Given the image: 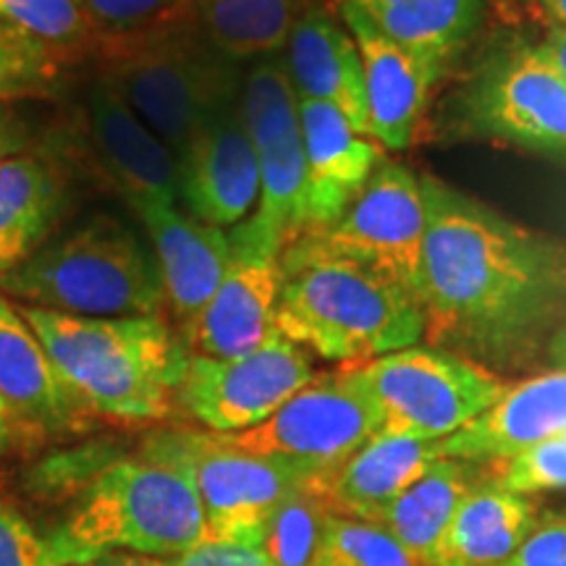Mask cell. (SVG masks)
Returning <instances> with one entry per match:
<instances>
[{
    "mask_svg": "<svg viewBox=\"0 0 566 566\" xmlns=\"http://www.w3.org/2000/svg\"><path fill=\"white\" fill-rule=\"evenodd\" d=\"M239 105L258 155L260 197L252 216L231 231L244 242L283 252L304 231L307 163L300 95L281 55L247 71L239 87Z\"/></svg>",
    "mask_w": 566,
    "mask_h": 566,
    "instance_id": "cell-8",
    "label": "cell"
},
{
    "mask_svg": "<svg viewBox=\"0 0 566 566\" xmlns=\"http://www.w3.org/2000/svg\"><path fill=\"white\" fill-rule=\"evenodd\" d=\"M325 0H195L192 24L226 63L279 59L300 19Z\"/></svg>",
    "mask_w": 566,
    "mask_h": 566,
    "instance_id": "cell-26",
    "label": "cell"
},
{
    "mask_svg": "<svg viewBox=\"0 0 566 566\" xmlns=\"http://www.w3.org/2000/svg\"><path fill=\"white\" fill-rule=\"evenodd\" d=\"M171 562L174 566H271L263 546L231 541H205Z\"/></svg>",
    "mask_w": 566,
    "mask_h": 566,
    "instance_id": "cell-37",
    "label": "cell"
},
{
    "mask_svg": "<svg viewBox=\"0 0 566 566\" xmlns=\"http://www.w3.org/2000/svg\"><path fill=\"white\" fill-rule=\"evenodd\" d=\"M59 210L61 189L45 163L32 155L0 160V279L51 239Z\"/></svg>",
    "mask_w": 566,
    "mask_h": 566,
    "instance_id": "cell-27",
    "label": "cell"
},
{
    "mask_svg": "<svg viewBox=\"0 0 566 566\" xmlns=\"http://www.w3.org/2000/svg\"><path fill=\"white\" fill-rule=\"evenodd\" d=\"M76 407L124 422L171 415L189 349L163 315L82 317L19 307Z\"/></svg>",
    "mask_w": 566,
    "mask_h": 566,
    "instance_id": "cell-2",
    "label": "cell"
},
{
    "mask_svg": "<svg viewBox=\"0 0 566 566\" xmlns=\"http://www.w3.org/2000/svg\"><path fill=\"white\" fill-rule=\"evenodd\" d=\"M537 48H541V53L546 55V59L554 63L558 74L564 76L566 82V30L564 27L554 24V21L546 19V27H543L541 38L535 40Z\"/></svg>",
    "mask_w": 566,
    "mask_h": 566,
    "instance_id": "cell-39",
    "label": "cell"
},
{
    "mask_svg": "<svg viewBox=\"0 0 566 566\" xmlns=\"http://www.w3.org/2000/svg\"><path fill=\"white\" fill-rule=\"evenodd\" d=\"M0 19L59 55L92 51L101 40V30L76 0H0Z\"/></svg>",
    "mask_w": 566,
    "mask_h": 566,
    "instance_id": "cell-30",
    "label": "cell"
},
{
    "mask_svg": "<svg viewBox=\"0 0 566 566\" xmlns=\"http://www.w3.org/2000/svg\"><path fill=\"white\" fill-rule=\"evenodd\" d=\"M566 430V370L509 384L491 409L464 424L454 436L438 441L443 459L488 464L562 436Z\"/></svg>",
    "mask_w": 566,
    "mask_h": 566,
    "instance_id": "cell-20",
    "label": "cell"
},
{
    "mask_svg": "<svg viewBox=\"0 0 566 566\" xmlns=\"http://www.w3.org/2000/svg\"><path fill=\"white\" fill-rule=\"evenodd\" d=\"M275 328L289 342L342 365H363L424 342L420 302L354 260L294 239L281 252Z\"/></svg>",
    "mask_w": 566,
    "mask_h": 566,
    "instance_id": "cell-3",
    "label": "cell"
},
{
    "mask_svg": "<svg viewBox=\"0 0 566 566\" xmlns=\"http://www.w3.org/2000/svg\"><path fill=\"white\" fill-rule=\"evenodd\" d=\"M300 122L307 163L304 237L336 223L388 153L375 139L354 132V126L328 103L300 97Z\"/></svg>",
    "mask_w": 566,
    "mask_h": 566,
    "instance_id": "cell-18",
    "label": "cell"
},
{
    "mask_svg": "<svg viewBox=\"0 0 566 566\" xmlns=\"http://www.w3.org/2000/svg\"><path fill=\"white\" fill-rule=\"evenodd\" d=\"M424 229L422 176L405 163L386 158L336 223L300 239L336 258L373 268L420 302Z\"/></svg>",
    "mask_w": 566,
    "mask_h": 566,
    "instance_id": "cell-12",
    "label": "cell"
},
{
    "mask_svg": "<svg viewBox=\"0 0 566 566\" xmlns=\"http://www.w3.org/2000/svg\"><path fill=\"white\" fill-rule=\"evenodd\" d=\"M231 233V265L184 344L189 354L231 359L263 346L275 331L281 292V252Z\"/></svg>",
    "mask_w": 566,
    "mask_h": 566,
    "instance_id": "cell-16",
    "label": "cell"
},
{
    "mask_svg": "<svg viewBox=\"0 0 566 566\" xmlns=\"http://www.w3.org/2000/svg\"><path fill=\"white\" fill-rule=\"evenodd\" d=\"M21 147H24V134H21V126L17 124L11 111H6L0 105V160L17 155Z\"/></svg>",
    "mask_w": 566,
    "mask_h": 566,
    "instance_id": "cell-40",
    "label": "cell"
},
{
    "mask_svg": "<svg viewBox=\"0 0 566 566\" xmlns=\"http://www.w3.org/2000/svg\"><path fill=\"white\" fill-rule=\"evenodd\" d=\"M108 84L155 137L179 153L205 118L242 84L200 38L192 19L129 34H101L92 48Z\"/></svg>",
    "mask_w": 566,
    "mask_h": 566,
    "instance_id": "cell-6",
    "label": "cell"
},
{
    "mask_svg": "<svg viewBox=\"0 0 566 566\" xmlns=\"http://www.w3.org/2000/svg\"><path fill=\"white\" fill-rule=\"evenodd\" d=\"M258 197V155L237 90L179 153V200L197 221L229 231L252 216Z\"/></svg>",
    "mask_w": 566,
    "mask_h": 566,
    "instance_id": "cell-14",
    "label": "cell"
},
{
    "mask_svg": "<svg viewBox=\"0 0 566 566\" xmlns=\"http://www.w3.org/2000/svg\"><path fill=\"white\" fill-rule=\"evenodd\" d=\"M61 566H174V562L163 556L134 554V551H111V554H101L84 558V562H71Z\"/></svg>",
    "mask_w": 566,
    "mask_h": 566,
    "instance_id": "cell-38",
    "label": "cell"
},
{
    "mask_svg": "<svg viewBox=\"0 0 566 566\" xmlns=\"http://www.w3.org/2000/svg\"><path fill=\"white\" fill-rule=\"evenodd\" d=\"M464 137L516 147L566 166V82L535 40L491 48L451 101Z\"/></svg>",
    "mask_w": 566,
    "mask_h": 566,
    "instance_id": "cell-7",
    "label": "cell"
},
{
    "mask_svg": "<svg viewBox=\"0 0 566 566\" xmlns=\"http://www.w3.org/2000/svg\"><path fill=\"white\" fill-rule=\"evenodd\" d=\"M323 566H424L384 525L331 509Z\"/></svg>",
    "mask_w": 566,
    "mask_h": 566,
    "instance_id": "cell-31",
    "label": "cell"
},
{
    "mask_svg": "<svg viewBox=\"0 0 566 566\" xmlns=\"http://www.w3.org/2000/svg\"><path fill=\"white\" fill-rule=\"evenodd\" d=\"M420 307L424 344L488 370L522 363L566 321V242L430 174Z\"/></svg>",
    "mask_w": 566,
    "mask_h": 566,
    "instance_id": "cell-1",
    "label": "cell"
},
{
    "mask_svg": "<svg viewBox=\"0 0 566 566\" xmlns=\"http://www.w3.org/2000/svg\"><path fill=\"white\" fill-rule=\"evenodd\" d=\"M483 475V467L459 459H441L420 480L401 491L373 522L384 525L396 541L405 543L424 566L449 527L459 501Z\"/></svg>",
    "mask_w": 566,
    "mask_h": 566,
    "instance_id": "cell-28",
    "label": "cell"
},
{
    "mask_svg": "<svg viewBox=\"0 0 566 566\" xmlns=\"http://www.w3.org/2000/svg\"><path fill=\"white\" fill-rule=\"evenodd\" d=\"M0 292L24 307L82 317L160 315L166 304L155 252L108 212L48 239L0 279Z\"/></svg>",
    "mask_w": 566,
    "mask_h": 566,
    "instance_id": "cell-5",
    "label": "cell"
},
{
    "mask_svg": "<svg viewBox=\"0 0 566 566\" xmlns=\"http://www.w3.org/2000/svg\"><path fill=\"white\" fill-rule=\"evenodd\" d=\"M0 401L11 420L32 430H66L80 407L55 373L45 346L0 294Z\"/></svg>",
    "mask_w": 566,
    "mask_h": 566,
    "instance_id": "cell-24",
    "label": "cell"
},
{
    "mask_svg": "<svg viewBox=\"0 0 566 566\" xmlns=\"http://www.w3.org/2000/svg\"><path fill=\"white\" fill-rule=\"evenodd\" d=\"M336 11L363 55L375 142L386 153L409 150L443 74L388 40L354 0H336Z\"/></svg>",
    "mask_w": 566,
    "mask_h": 566,
    "instance_id": "cell-17",
    "label": "cell"
},
{
    "mask_svg": "<svg viewBox=\"0 0 566 566\" xmlns=\"http://www.w3.org/2000/svg\"><path fill=\"white\" fill-rule=\"evenodd\" d=\"M0 566H55L48 543L0 499Z\"/></svg>",
    "mask_w": 566,
    "mask_h": 566,
    "instance_id": "cell-35",
    "label": "cell"
},
{
    "mask_svg": "<svg viewBox=\"0 0 566 566\" xmlns=\"http://www.w3.org/2000/svg\"><path fill=\"white\" fill-rule=\"evenodd\" d=\"M562 436H564V438H566V430H564V433H562Z\"/></svg>",
    "mask_w": 566,
    "mask_h": 566,
    "instance_id": "cell-44",
    "label": "cell"
},
{
    "mask_svg": "<svg viewBox=\"0 0 566 566\" xmlns=\"http://www.w3.org/2000/svg\"><path fill=\"white\" fill-rule=\"evenodd\" d=\"M541 509L530 495L480 480L459 501L430 566H506L520 551Z\"/></svg>",
    "mask_w": 566,
    "mask_h": 566,
    "instance_id": "cell-23",
    "label": "cell"
},
{
    "mask_svg": "<svg viewBox=\"0 0 566 566\" xmlns=\"http://www.w3.org/2000/svg\"><path fill=\"white\" fill-rule=\"evenodd\" d=\"M548 359L556 370H566V321L548 342Z\"/></svg>",
    "mask_w": 566,
    "mask_h": 566,
    "instance_id": "cell-41",
    "label": "cell"
},
{
    "mask_svg": "<svg viewBox=\"0 0 566 566\" xmlns=\"http://www.w3.org/2000/svg\"><path fill=\"white\" fill-rule=\"evenodd\" d=\"M158 260L163 289L181 338L192 331L231 265V233L197 221L171 200H132Z\"/></svg>",
    "mask_w": 566,
    "mask_h": 566,
    "instance_id": "cell-15",
    "label": "cell"
},
{
    "mask_svg": "<svg viewBox=\"0 0 566 566\" xmlns=\"http://www.w3.org/2000/svg\"><path fill=\"white\" fill-rule=\"evenodd\" d=\"M59 74V53L0 19V103L45 95Z\"/></svg>",
    "mask_w": 566,
    "mask_h": 566,
    "instance_id": "cell-32",
    "label": "cell"
},
{
    "mask_svg": "<svg viewBox=\"0 0 566 566\" xmlns=\"http://www.w3.org/2000/svg\"><path fill=\"white\" fill-rule=\"evenodd\" d=\"M92 147L124 200H179V158L113 92L95 82L87 95Z\"/></svg>",
    "mask_w": 566,
    "mask_h": 566,
    "instance_id": "cell-21",
    "label": "cell"
},
{
    "mask_svg": "<svg viewBox=\"0 0 566 566\" xmlns=\"http://www.w3.org/2000/svg\"><path fill=\"white\" fill-rule=\"evenodd\" d=\"M101 34H129L192 19L195 0H76Z\"/></svg>",
    "mask_w": 566,
    "mask_h": 566,
    "instance_id": "cell-34",
    "label": "cell"
},
{
    "mask_svg": "<svg viewBox=\"0 0 566 566\" xmlns=\"http://www.w3.org/2000/svg\"><path fill=\"white\" fill-rule=\"evenodd\" d=\"M441 459L438 441L380 428L336 472L321 480V491L334 512L373 522L380 509Z\"/></svg>",
    "mask_w": 566,
    "mask_h": 566,
    "instance_id": "cell-22",
    "label": "cell"
},
{
    "mask_svg": "<svg viewBox=\"0 0 566 566\" xmlns=\"http://www.w3.org/2000/svg\"><path fill=\"white\" fill-rule=\"evenodd\" d=\"M9 433H11V417L6 412L3 401H0V454H3L6 443H9Z\"/></svg>",
    "mask_w": 566,
    "mask_h": 566,
    "instance_id": "cell-43",
    "label": "cell"
},
{
    "mask_svg": "<svg viewBox=\"0 0 566 566\" xmlns=\"http://www.w3.org/2000/svg\"><path fill=\"white\" fill-rule=\"evenodd\" d=\"M415 59L446 74L485 24V0H354Z\"/></svg>",
    "mask_w": 566,
    "mask_h": 566,
    "instance_id": "cell-25",
    "label": "cell"
},
{
    "mask_svg": "<svg viewBox=\"0 0 566 566\" xmlns=\"http://www.w3.org/2000/svg\"><path fill=\"white\" fill-rule=\"evenodd\" d=\"M147 451L174 459L189 472L208 541L260 546L275 506L296 488L325 480L300 464L239 449L218 433H166L153 438Z\"/></svg>",
    "mask_w": 566,
    "mask_h": 566,
    "instance_id": "cell-10",
    "label": "cell"
},
{
    "mask_svg": "<svg viewBox=\"0 0 566 566\" xmlns=\"http://www.w3.org/2000/svg\"><path fill=\"white\" fill-rule=\"evenodd\" d=\"M380 428L384 412L357 365H342L336 373L315 375L263 424L226 438L252 454L283 459L328 478Z\"/></svg>",
    "mask_w": 566,
    "mask_h": 566,
    "instance_id": "cell-11",
    "label": "cell"
},
{
    "mask_svg": "<svg viewBox=\"0 0 566 566\" xmlns=\"http://www.w3.org/2000/svg\"><path fill=\"white\" fill-rule=\"evenodd\" d=\"M394 433L443 441L504 396L509 380L475 359L415 344L357 365Z\"/></svg>",
    "mask_w": 566,
    "mask_h": 566,
    "instance_id": "cell-9",
    "label": "cell"
},
{
    "mask_svg": "<svg viewBox=\"0 0 566 566\" xmlns=\"http://www.w3.org/2000/svg\"><path fill=\"white\" fill-rule=\"evenodd\" d=\"M537 3H541L548 21H554V24L566 30V0H537Z\"/></svg>",
    "mask_w": 566,
    "mask_h": 566,
    "instance_id": "cell-42",
    "label": "cell"
},
{
    "mask_svg": "<svg viewBox=\"0 0 566 566\" xmlns=\"http://www.w3.org/2000/svg\"><path fill=\"white\" fill-rule=\"evenodd\" d=\"M205 541L208 527L189 472L150 451L105 467L45 537L55 566L111 551L174 558Z\"/></svg>",
    "mask_w": 566,
    "mask_h": 566,
    "instance_id": "cell-4",
    "label": "cell"
},
{
    "mask_svg": "<svg viewBox=\"0 0 566 566\" xmlns=\"http://www.w3.org/2000/svg\"><path fill=\"white\" fill-rule=\"evenodd\" d=\"M328 516L331 506L321 491V480L289 493L268 520L263 543H260L268 564L323 566Z\"/></svg>",
    "mask_w": 566,
    "mask_h": 566,
    "instance_id": "cell-29",
    "label": "cell"
},
{
    "mask_svg": "<svg viewBox=\"0 0 566 566\" xmlns=\"http://www.w3.org/2000/svg\"><path fill=\"white\" fill-rule=\"evenodd\" d=\"M506 566H566V512H541Z\"/></svg>",
    "mask_w": 566,
    "mask_h": 566,
    "instance_id": "cell-36",
    "label": "cell"
},
{
    "mask_svg": "<svg viewBox=\"0 0 566 566\" xmlns=\"http://www.w3.org/2000/svg\"><path fill=\"white\" fill-rule=\"evenodd\" d=\"M281 59L296 95L334 105L354 132L375 139L367 111L363 55L338 11L334 13L321 3L304 13Z\"/></svg>",
    "mask_w": 566,
    "mask_h": 566,
    "instance_id": "cell-19",
    "label": "cell"
},
{
    "mask_svg": "<svg viewBox=\"0 0 566 566\" xmlns=\"http://www.w3.org/2000/svg\"><path fill=\"white\" fill-rule=\"evenodd\" d=\"M483 478L520 495L566 491V438H546L499 462H488Z\"/></svg>",
    "mask_w": 566,
    "mask_h": 566,
    "instance_id": "cell-33",
    "label": "cell"
},
{
    "mask_svg": "<svg viewBox=\"0 0 566 566\" xmlns=\"http://www.w3.org/2000/svg\"><path fill=\"white\" fill-rule=\"evenodd\" d=\"M315 375L307 352L275 331L242 357L189 354L176 401L210 433L237 436L263 424Z\"/></svg>",
    "mask_w": 566,
    "mask_h": 566,
    "instance_id": "cell-13",
    "label": "cell"
}]
</instances>
